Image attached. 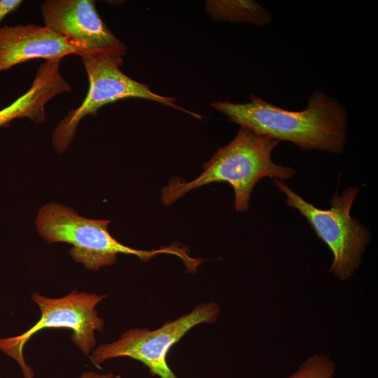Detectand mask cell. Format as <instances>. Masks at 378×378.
I'll use <instances>...</instances> for the list:
<instances>
[{
  "mask_svg": "<svg viewBox=\"0 0 378 378\" xmlns=\"http://www.w3.org/2000/svg\"><path fill=\"white\" fill-rule=\"evenodd\" d=\"M211 106L257 135L288 141L304 150L340 154L345 147L346 111L337 99L321 90L314 91L300 111L278 107L253 94L247 103L216 101Z\"/></svg>",
  "mask_w": 378,
  "mask_h": 378,
  "instance_id": "obj_1",
  "label": "cell"
},
{
  "mask_svg": "<svg viewBox=\"0 0 378 378\" xmlns=\"http://www.w3.org/2000/svg\"><path fill=\"white\" fill-rule=\"evenodd\" d=\"M279 142L240 127L232 141L219 148L203 165L200 176L188 182L170 181L162 190V203L169 206L192 190L211 183L226 182L234 192L235 210L246 211L253 188L260 179L270 177L284 181L296 173L293 168L272 161V153Z\"/></svg>",
  "mask_w": 378,
  "mask_h": 378,
  "instance_id": "obj_2",
  "label": "cell"
},
{
  "mask_svg": "<svg viewBox=\"0 0 378 378\" xmlns=\"http://www.w3.org/2000/svg\"><path fill=\"white\" fill-rule=\"evenodd\" d=\"M109 220H94L79 216L72 209L55 202L43 206L38 211L36 225L39 234L48 243L65 242L72 245L71 258L90 270L116 262L119 253L137 256L147 262L162 253L178 256L188 270L198 262L182 248L176 246L156 250H137L120 243L108 231Z\"/></svg>",
  "mask_w": 378,
  "mask_h": 378,
  "instance_id": "obj_3",
  "label": "cell"
},
{
  "mask_svg": "<svg viewBox=\"0 0 378 378\" xmlns=\"http://www.w3.org/2000/svg\"><path fill=\"white\" fill-rule=\"evenodd\" d=\"M274 186L286 197L287 205L307 219L317 237L333 255L330 272L342 281L351 277L359 268L370 241L369 229L351 216L353 203L360 192L358 186L337 190L330 200V208L321 209L304 200L286 183L273 178Z\"/></svg>",
  "mask_w": 378,
  "mask_h": 378,
  "instance_id": "obj_4",
  "label": "cell"
},
{
  "mask_svg": "<svg viewBox=\"0 0 378 378\" xmlns=\"http://www.w3.org/2000/svg\"><path fill=\"white\" fill-rule=\"evenodd\" d=\"M106 297L78 290L60 298H48L34 292L31 298L40 309V318L20 335L0 338V349L17 361L24 378H34L33 370L24 358L25 344L40 330L66 328L72 330L74 344L89 357L96 344L95 332H102L104 327V321L95 308Z\"/></svg>",
  "mask_w": 378,
  "mask_h": 378,
  "instance_id": "obj_5",
  "label": "cell"
},
{
  "mask_svg": "<svg viewBox=\"0 0 378 378\" xmlns=\"http://www.w3.org/2000/svg\"><path fill=\"white\" fill-rule=\"evenodd\" d=\"M80 57L89 79V90L83 103L69 111L52 134V142L59 153L64 152L71 143L79 122L87 115H94L102 106L120 99L141 98L159 102L164 106L182 110L197 118L174 102L176 99L153 92L148 85L125 75L120 69L122 57L110 55L83 54Z\"/></svg>",
  "mask_w": 378,
  "mask_h": 378,
  "instance_id": "obj_6",
  "label": "cell"
},
{
  "mask_svg": "<svg viewBox=\"0 0 378 378\" xmlns=\"http://www.w3.org/2000/svg\"><path fill=\"white\" fill-rule=\"evenodd\" d=\"M219 314L217 303L202 302L190 312L169 321L157 329L127 330L117 340L94 348L89 358L94 366L100 368L108 360L128 357L142 363L151 375L178 378L167 363L169 349L193 327L201 323H214Z\"/></svg>",
  "mask_w": 378,
  "mask_h": 378,
  "instance_id": "obj_7",
  "label": "cell"
},
{
  "mask_svg": "<svg viewBox=\"0 0 378 378\" xmlns=\"http://www.w3.org/2000/svg\"><path fill=\"white\" fill-rule=\"evenodd\" d=\"M45 26L66 38L83 54L122 57L127 46L100 18L92 0H48L41 6Z\"/></svg>",
  "mask_w": 378,
  "mask_h": 378,
  "instance_id": "obj_8",
  "label": "cell"
},
{
  "mask_svg": "<svg viewBox=\"0 0 378 378\" xmlns=\"http://www.w3.org/2000/svg\"><path fill=\"white\" fill-rule=\"evenodd\" d=\"M78 55L70 41L48 27L34 24L0 27V73L34 59Z\"/></svg>",
  "mask_w": 378,
  "mask_h": 378,
  "instance_id": "obj_9",
  "label": "cell"
},
{
  "mask_svg": "<svg viewBox=\"0 0 378 378\" xmlns=\"http://www.w3.org/2000/svg\"><path fill=\"white\" fill-rule=\"evenodd\" d=\"M61 59L46 60L36 71L29 89L9 106L0 110V127L17 118L43 122L46 104L55 96L71 91L60 72Z\"/></svg>",
  "mask_w": 378,
  "mask_h": 378,
  "instance_id": "obj_10",
  "label": "cell"
},
{
  "mask_svg": "<svg viewBox=\"0 0 378 378\" xmlns=\"http://www.w3.org/2000/svg\"><path fill=\"white\" fill-rule=\"evenodd\" d=\"M206 10L216 20L234 23L266 26L272 19L268 10L253 1H207Z\"/></svg>",
  "mask_w": 378,
  "mask_h": 378,
  "instance_id": "obj_11",
  "label": "cell"
},
{
  "mask_svg": "<svg viewBox=\"0 0 378 378\" xmlns=\"http://www.w3.org/2000/svg\"><path fill=\"white\" fill-rule=\"evenodd\" d=\"M335 372V365L328 356L316 354L308 358L287 378H332Z\"/></svg>",
  "mask_w": 378,
  "mask_h": 378,
  "instance_id": "obj_12",
  "label": "cell"
},
{
  "mask_svg": "<svg viewBox=\"0 0 378 378\" xmlns=\"http://www.w3.org/2000/svg\"><path fill=\"white\" fill-rule=\"evenodd\" d=\"M22 4V0H0V23L6 15L18 10Z\"/></svg>",
  "mask_w": 378,
  "mask_h": 378,
  "instance_id": "obj_13",
  "label": "cell"
},
{
  "mask_svg": "<svg viewBox=\"0 0 378 378\" xmlns=\"http://www.w3.org/2000/svg\"><path fill=\"white\" fill-rule=\"evenodd\" d=\"M79 378H122V377L113 373H99L88 371L82 373Z\"/></svg>",
  "mask_w": 378,
  "mask_h": 378,
  "instance_id": "obj_14",
  "label": "cell"
}]
</instances>
